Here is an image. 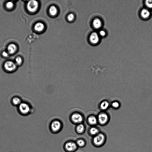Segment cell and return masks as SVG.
Returning a JSON list of instances; mask_svg holds the SVG:
<instances>
[{"label": "cell", "instance_id": "obj_1", "mask_svg": "<svg viewBox=\"0 0 152 152\" xmlns=\"http://www.w3.org/2000/svg\"><path fill=\"white\" fill-rule=\"evenodd\" d=\"M107 139L106 134L101 132L98 134L93 137V143L97 147H101L105 144Z\"/></svg>", "mask_w": 152, "mask_h": 152}, {"label": "cell", "instance_id": "obj_2", "mask_svg": "<svg viewBox=\"0 0 152 152\" xmlns=\"http://www.w3.org/2000/svg\"><path fill=\"white\" fill-rule=\"evenodd\" d=\"M97 119L98 123L101 126L107 124L110 120L108 115L105 112H102L99 114Z\"/></svg>", "mask_w": 152, "mask_h": 152}, {"label": "cell", "instance_id": "obj_3", "mask_svg": "<svg viewBox=\"0 0 152 152\" xmlns=\"http://www.w3.org/2000/svg\"><path fill=\"white\" fill-rule=\"evenodd\" d=\"M18 109L20 112L24 115L28 114L30 111V106L25 103H21L18 106Z\"/></svg>", "mask_w": 152, "mask_h": 152}, {"label": "cell", "instance_id": "obj_4", "mask_svg": "<svg viewBox=\"0 0 152 152\" xmlns=\"http://www.w3.org/2000/svg\"><path fill=\"white\" fill-rule=\"evenodd\" d=\"M6 70L10 72L14 71L16 69L17 65L15 63L11 61L6 62L4 65Z\"/></svg>", "mask_w": 152, "mask_h": 152}, {"label": "cell", "instance_id": "obj_5", "mask_svg": "<svg viewBox=\"0 0 152 152\" xmlns=\"http://www.w3.org/2000/svg\"><path fill=\"white\" fill-rule=\"evenodd\" d=\"M28 10L31 12L36 11L38 8V3L35 1H31L28 4L27 6Z\"/></svg>", "mask_w": 152, "mask_h": 152}, {"label": "cell", "instance_id": "obj_6", "mask_svg": "<svg viewBox=\"0 0 152 152\" xmlns=\"http://www.w3.org/2000/svg\"><path fill=\"white\" fill-rule=\"evenodd\" d=\"M90 40L91 42L93 44L97 43L99 40V37L98 34L95 32L92 33L90 36Z\"/></svg>", "mask_w": 152, "mask_h": 152}, {"label": "cell", "instance_id": "obj_7", "mask_svg": "<svg viewBox=\"0 0 152 152\" xmlns=\"http://www.w3.org/2000/svg\"><path fill=\"white\" fill-rule=\"evenodd\" d=\"M72 120L75 122L79 123L81 122L83 120L82 116L78 114L73 115L72 117Z\"/></svg>", "mask_w": 152, "mask_h": 152}, {"label": "cell", "instance_id": "obj_8", "mask_svg": "<svg viewBox=\"0 0 152 152\" xmlns=\"http://www.w3.org/2000/svg\"><path fill=\"white\" fill-rule=\"evenodd\" d=\"M66 147L68 151H71L76 149L77 148V145L74 142H69L66 144Z\"/></svg>", "mask_w": 152, "mask_h": 152}, {"label": "cell", "instance_id": "obj_9", "mask_svg": "<svg viewBox=\"0 0 152 152\" xmlns=\"http://www.w3.org/2000/svg\"><path fill=\"white\" fill-rule=\"evenodd\" d=\"M101 132L99 129L96 127H93L90 130V135L94 137Z\"/></svg>", "mask_w": 152, "mask_h": 152}, {"label": "cell", "instance_id": "obj_10", "mask_svg": "<svg viewBox=\"0 0 152 152\" xmlns=\"http://www.w3.org/2000/svg\"><path fill=\"white\" fill-rule=\"evenodd\" d=\"M61 125V123L59 121H55L52 123L51 127L53 131H56L60 129Z\"/></svg>", "mask_w": 152, "mask_h": 152}, {"label": "cell", "instance_id": "obj_11", "mask_svg": "<svg viewBox=\"0 0 152 152\" xmlns=\"http://www.w3.org/2000/svg\"><path fill=\"white\" fill-rule=\"evenodd\" d=\"M110 104L109 102L106 101H104L102 102L100 104L101 109L105 111L107 110L109 107Z\"/></svg>", "mask_w": 152, "mask_h": 152}, {"label": "cell", "instance_id": "obj_12", "mask_svg": "<svg viewBox=\"0 0 152 152\" xmlns=\"http://www.w3.org/2000/svg\"><path fill=\"white\" fill-rule=\"evenodd\" d=\"M17 47L14 44L9 45L8 47V53L11 54H14L17 50Z\"/></svg>", "mask_w": 152, "mask_h": 152}, {"label": "cell", "instance_id": "obj_13", "mask_svg": "<svg viewBox=\"0 0 152 152\" xmlns=\"http://www.w3.org/2000/svg\"><path fill=\"white\" fill-rule=\"evenodd\" d=\"M102 22L99 18L95 19L93 22V25L94 27L97 29H99L101 27Z\"/></svg>", "mask_w": 152, "mask_h": 152}, {"label": "cell", "instance_id": "obj_14", "mask_svg": "<svg viewBox=\"0 0 152 152\" xmlns=\"http://www.w3.org/2000/svg\"><path fill=\"white\" fill-rule=\"evenodd\" d=\"M141 15L142 17L144 18H147L150 16V11L147 9H144L141 12Z\"/></svg>", "mask_w": 152, "mask_h": 152}, {"label": "cell", "instance_id": "obj_15", "mask_svg": "<svg viewBox=\"0 0 152 152\" xmlns=\"http://www.w3.org/2000/svg\"><path fill=\"white\" fill-rule=\"evenodd\" d=\"M88 120L89 123L92 125H95L98 123L97 118L94 116L90 117Z\"/></svg>", "mask_w": 152, "mask_h": 152}, {"label": "cell", "instance_id": "obj_16", "mask_svg": "<svg viewBox=\"0 0 152 152\" xmlns=\"http://www.w3.org/2000/svg\"><path fill=\"white\" fill-rule=\"evenodd\" d=\"M45 28L44 25L41 23H38L36 24L35 26V30L38 32L42 31Z\"/></svg>", "mask_w": 152, "mask_h": 152}, {"label": "cell", "instance_id": "obj_17", "mask_svg": "<svg viewBox=\"0 0 152 152\" xmlns=\"http://www.w3.org/2000/svg\"><path fill=\"white\" fill-rule=\"evenodd\" d=\"M13 104L15 105H19L22 103L21 100L18 97H16L13 98L12 100Z\"/></svg>", "mask_w": 152, "mask_h": 152}, {"label": "cell", "instance_id": "obj_18", "mask_svg": "<svg viewBox=\"0 0 152 152\" xmlns=\"http://www.w3.org/2000/svg\"><path fill=\"white\" fill-rule=\"evenodd\" d=\"M49 12L53 16H55L57 12V9L55 6H52L50 8Z\"/></svg>", "mask_w": 152, "mask_h": 152}, {"label": "cell", "instance_id": "obj_19", "mask_svg": "<svg viewBox=\"0 0 152 152\" xmlns=\"http://www.w3.org/2000/svg\"><path fill=\"white\" fill-rule=\"evenodd\" d=\"M84 130V127L82 124L79 125L77 127V131L79 133L83 132Z\"/></svg>", "mask_w": 152, "mask_h": 152}, {"label": "cell", "instance_id": "obj_20", "mask_svg": "<svg viewBox=\"0 0 152 152\" xmlns=\"http://www.w3.org/2000/svg\"><path fill=\"white\" fill-rule=\"evenodd\" d=\"M112 107L115 109L119 108L120 106L119 103L117 101H115L112 102Z\"/></svg>", "mask_w": 152, "mask_h": 152}, {"label": "cell", "instance_id": "obj_21", "mask_svg": "<svg viewBox=\"0 0 152 152\" xmlns=\"http://www.w3.org/2000/svg\"><path fill=\"white\" fill-rule=\"evenodd\" d=\"M16 64L18 66H20L22 63L23 60L20 57H17L15 60Z\"/></svg>", "mask_w": 152, "mask_h": 152}, {"label": "cell", "instance_id": "obj_22", "mask_svg": "<svg viewBox=\"0 0 152 152\" xmlns=\"http://www.w3.org/2000/svg\"><path fill=\"white\" fill-rule=\"evenodd\" d=\"M146 5L149 8H152V0H147L146 1Z\"/></svg>", "mask_w": 152, "mask_h": 152}, {"label": "cell", "instance_id": "obj_23", "mask_svg": "<svg viewBox=\"0 0 152 152\" xmlns=\"http://www.w3.org/2000/svg\"><path fill=\"white\" fill-rule=\"evenodd\" d=\"M14 6L13 3L12 2H9L7 3L6 4V7L9 9L12 8Z\"/></svg>", "mask_w": 152, "mask_h": 152}, {"label": "cell", "instance_id": "obj_24", "mask_svg": "<svg viewBox=\"0 0 152 152\" xmlns=\"http://www.w3.org/2000/svg\"><path fill=\"white\" fill-rule=\"evenodd\" d=\"M77 144L79 146L82 147L85 145V143L83 140H79L77 141Z\"/></svg>", "mask_w": 152, "mask_h": 152}, {"label": "cell", "instance_id": "obj_25", "mask_svg": "<svg viewBox=\"0 0 152 152\" xmlns=\"http://www.w3.org/2000/svg\"><path fill=\"white\" fill-rule=\"evenodd\" d=\"M68 18L69 21H72L74 18V16L73 14H71L68 16Z\"/></svg>", "mask_w": 152, "mask_h": 152}, {"label": "cell", "instance_id": "obj_26", "mask_svg": "<svg viewBox=\"0 0 152 152\" xmlns=\"http://www.w3.org/2000/svg\"><path fill=\"white\" fill-rule=\"evenodd\" d=\"M106 34L105 32L103 30H101L100 32V35L102 37L104 36Z\"/></svg>", "mask_w": 152, "mask_h": 152}, {"label": "cell", "instance_id": "obj_27", "mask_svg": "<svg viewBox=\"0 0 152 152\" xmlns=\"http://www.w3.org/2000/svg\"><path fill=\"white\" fill-rule=\"evenodd\" d=\"M2 55L4 57H8V53L5 51H4L2 53Z\"/></svg>", "mask_w": 152, "mask_h": 152}]
</instances>
